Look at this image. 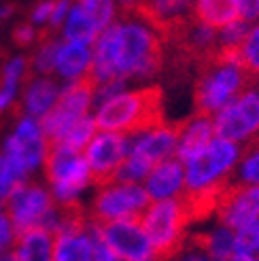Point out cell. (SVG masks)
<instances>
[{"label":"cell","mask_w":259,"mask_h":261,"mask_svg":"<svg viewBox=\"0 0 259 261\" xmlns=\"http://www.w3.org/2000/svg\"><path fill=\"white\" fill-rule=\"evenodd\" d=\"M62 91V85L51 79L49 74H38V76H28L21 83V100L19 107L23 115H30L34 119H41L45 113L51 111V107L56 104L58 96Z\"/></svg>","instance_id":"cell-16"},{"label":"cell","mask_w":259,"mask_h":261,"mask_svg":"<svg viewBox=\"0 0 259 261\" xmlns=\"http://www.w3.org/2000/svg\"><path fill=\"white\" fill-rule=\"evenodd\" d=\"M255 87H257V91H259V76H257V79H255Z\"/></svg>","instance_id":"cell-41"},{"label":"cell","mask_w":259,"mask_h":261,"mask_svg":"<svg viewBox=\"0 0 259 261\" xmlns=\"http://www.w3.org/2000/svg\"><path fill=\"white\" fill-rule=\"evenodd\" d=\"M191 15L213 28H221L227 21L238 17L236 0H193Z\"/></svg>","instance_id":"cell-23"},{"label":"cell","mask_w":259,"mask_h":261,"mask_svg":"<svg viewBox=\"0 0 259 261\" xmlns=\"http://www.w3.org/2000/svg\"><path fill=\"white\" fill-rule=\"evenodd\" d=\"M236 11L247 23L259 21V0H236Z\"/></svg>","instance_id":"cell-38"},{"label":"cell","mask_w":259,"mask_h":261,"mask_svg":"<svg viewBox=\"0 0 259 261\" xmlns=\"http://www.w3.org/2000/svg\"><path fill=\"white\" fill-rule=\"evenodd\" d=\"M191 3H193V0H191Z\"/></svg>","instance_id":"cell-43"},{"label":"cell","mask_w":259,"mask_h":261,"mask_svg":"<svg viewBox=\"0 0 259 261\" xmlns=\"http://www.w3.org/2000/svg\"><path fill=\"white\" fill-rule=\"evenodd\" d=\"M231 182L236 185H259V142L247 145L234 168Z\"/></svg>","instance_id":"cell-25"},{"label":"cell","mask_w":259,"mask_h":261,"mask_svg":"<svg viewBox=\"0 0 259 261\" xmlns=\"http://www.w3.org/2000/svg\"><path fill=\"white\" fill-rule=\"evenodd\" d=\"M74 3H79L89 15L96 19L100 32L109 28V25L113 21H117V17H119V9H117L115 0H74Z\"/></svg>","instance_id":"cell-31"},{"label":"cell","mask_w":259,"mask_h":261,"mask_svg":"<svg viewBox=\"0 0 259 261\" xmlns=\"http://www.w3.org/2000/svg\"><path fill=\"white\" fill-rule=\"evenodd\" d=\"M94 60V49L87 43H76V41H66L62 38L58 58H56V74L64 81H76L89 74Z\"/></svg>","instance_id":"cell-17"},{"label":"cell","mask_w":259,"mask_h":261,"mask_svg":"<svg viewBox=\"0 0 259 261\" xmlns=\"http://www.w3.org/2000/svg\"><path fill=\"white\" fill-rule=\"evenodd\" d=\"M219 223L231 229H240L259 221V185H236L229 182L219 195L215 206Z\"/></svg>","instance_id":"cell-13"},{"label":"cell","mask_w":259,"mask_h":261,"mask_svg":"<svg viewBox=\"0 0 259 261\" xmlns=\"http://www.w3.org/2000/svg\"><path fill=\"white\" fill-rule=\"evenodd\" d=\"M145 189L151 202L172 200L185 195V166L178 158H166L158 162L145 178Z\"/></svg>","instance_id":"cell-15"},{"label":"cell","mask_w":259,"mask_h":261,"mask_svg":"<svg viewBox=\"0 0 259 261\" xmlns=\"http://www.w3.org/2000/svg\"><path fill=\"white\" fill-rule=\"evenodd\" d=\"M62 38L58 36H47L43 41H38V47L34 56H30V68L36 74H51L56 70V58L60 49Z\"/></svg>","instance_id":"cell-27"},{"label":"cell","mask_w":259,"mask_h":261,"mask_svg":"<svg viewBox=\"0 0 259 261\" xmlns=\"http://www.w3.org/2000/svg\"><path fill=\"white\" fill-rule=\"evenodd\" d=\"M193 221L191 208L183 198L151 202L140 215V225L145 227L149 240L158 251L160 261H170L185 242L187 225Z\"/></svg>","instance_id":"cell-4"},{"label":"cell","mask_w":259,"mask_h":261,"mask_svg":"<svg viewBox=\"0 0 259 261\" xmlns=\"http://www.w3.org/2000/svg\"><path fill=\"white\" fill-rule=\"evenodd\" d=\"M257 142H259V138H257Z\"/></svg>","instance_id":"cell-42"},{"label":"cell","mask_w":259,"mask_h":261,"mask_svg":"<svg viewBox=\"0 0 259 261\" xmlns=\"http://www.w3.org/2000/svg\"><path fill=\"white\" fill-rule=\"evenodd\" d=\"M98 132V123L94 119V115H85L83 119H79L76 123H72L66 134H64L58 142H54V145H62L66 149H72V151H85V147L89 145V140H92ZM51 147V145H47Z\"/></svg>","instance_id":"cell-24"},{"label":"cell","mask_w":259,"mask_h":261,"mask_svg":"<svg viewBox=\"0 0 259 261\" xmlns=\"http://www.w3.org/2000/svg\"><path fill=\"white\" fill-rule=\"evenodd\" d=\"M236 54L242 62V66L247 68L255 79L259 76V21L251 23V28L244 36V41L236 49Z\"/></svg>","instance_id":"cell-29"},{"label":"cell","mask_w":259,"mask_h":261,"mask_svg":"<svg viewBox=\"0 0 259 261\" xmlns=\"http://www.w3.org/2000/svg\"><path fill=\"white\" fill-rule=\"evenodd\" d=\"M234 255H259V221L236 229V253Z\"/></svg>","instance_id":"cell-32"},{"label":"cell","mask_w":259,"mask_h":261,"mask_svg":"<svg viewBox=\"0 0 259 261\" xmlns=\"http://www.w3.org/2000/svg\"><path fill=\"white\" fill-rule=\"evenodd\" d=\"M251 85H255V76L242 66L236 51H217L198 66L193 85L196 113L215 115Z\"/></svg>","instance_id":"cell-2"},{"label":"cell","mask_w":259,"mask_h":261,"mask_svg":"<svg viewBox=\"0 0 259 261\" xmlns=\"http://www.w3.org/2000/svg\"><path fill=\"white\" fill-rule=\"evenodd\" d=\"M0 261H17V259H15V253H13V249L0 255Z\"/></svg>","instance_id":"cell-40"},{"label":"cell","mask_w":259,"mask_h":261,"mask_svg":"<svg viewBox=\"0 0 259 261\" xmlns=\"http://www.w3.org/2000/svg\"><path fill=\"white\" fill-rule=\"evenodd\" d=\"M102 236H105L111 251L121 261H160L158 251L149 240L140 219H123L100 223Z\"/></svg>","instance_id":"cell-10"},{"label":"cell","mask_w":259,"mask_h":261,"mask_svg":"<svg viewBox=\"0 0 259 261\" xmlns=\"http://www.w3.org/2000/svg\"><path fill=\"white\" fill-rule=\"evenodd\" d=\"M251 28V23H247L244 19L236 17L227 21L221 28H217V45H219V51H236L240 47V43L244 41Z\"/></svg>","instance_id":"cell-30"},{"label":"cell","mask_w":259,"mask_h":261,"mask_svg":"<svg viewBox=\"0 0 259 261\" xmlns=\"http://www.w3.org/2000/svg\"><path fill=\"white\" fill-rule=\"evenodd\" d=\"M98 34H100V28H98L96 19L89 15L79 3L72 0V7H70L68 15H66V21H64V25H62V38L94 45Z\"/></svg>","instance_id":"cell-22"},{"label":"cell","mask_w":259,"mask_h":261,"mask_svg":"<svg viewBox=\"0 0 259 261\" xmlns=\"http://www.w3.org/2000/svg\"><path fill=\"white\" fill-rule=\"evenodd\" d=\"M180 123H155L151 127L138 129V132L127 134V153H138L142 158L158 164L166 158H172L176 151Z\"/></svg>","instance_id":"cell-14"},{"label":"cell","mask_w":259,"mask_h":261,"mask_svg":"<svg viewBox=\"0 0 259 261\" xmlns=\"http://www.w3.org/2000/svg\"><path fill=\"white\" fill-rule=\"evenodd\" d=\"M54 5H56V0H41L30 11V21L34 25H47L51 19V13H54Z\"/></svg>","instance_id":"cell-37"},{"label":"cell","mask_w":259,"mask_h":261,"mask_svg":"<svg viewBox=\"0 0 259 261\" xmlns=\"http://www.w3.org/2000/svg\"><path fill=\"white\" fill-rule=\"evenodd\" d=\"M25 180H28V172L15 160L7 158L5 153L0 155V206L5 204L7 195L13 191V187L21 185Z\"/></svg>","instance_id":"cell-28"},{"label":"cell","mask_w":259,"mask_h":261,"mask_svg":"<svg viewBox=\"0 0 259 261\" xmlns=\"http://www.w3.org/2000/svg\"><path fill=\"white\" fill-rule=\"evenodd\" d=\"M127 83L130 81H125V79H111L107 83L96 85V89H94V107H100V104H105L107 100L121 94L123 89H127Z\"/></svg>","instance_id":"cell-33"},{"label":"cell","mask_w":259,"mask_h":261,"mask_svg":"<svg viewBox=\"0 0 259 261\" xmlns=\"http://www.w3.org/2000/svg\"><path fill=\"white\" fill-rule=\"evenodd\" d=\"M213 138H215L213 117L202 115V113H193L189 119L185 123H180V127H178V140H176L174 158L185 162L187 158H191L193 153L204 149Z\"/></svg>","instance_id":"cell-18"},{"label":"cell","mask_w":259,"mask_h":261,"mask_svg":"<svg viewBox=\"0 0 259 261\" xmlns=\"http://www.w3.org/2000/svg\"><path fill=\"white\" fill-rule=\"evenodd\" d=\"M89 76L96 85L111 79L149 83L158 76L166 58V36L145 15H119L92 45Z\"/></svg>","instance_id":"cell-1"},{"label":"cell","mask_w":259,"mask_h":261,"mask_svg":"<svg viewBox=\"0 0 259 261\" xmlns=\"http://www.w3.org/2000/svg\"><path fill=\"white\" fill-rule=\"evenodd\" d=\"M17 261H54V233L43 227L21 231L13 244Z\"/></svg>","instance_id":"cell-19"},{"label":"cell","mask_w":259,"mask_h":261,"mask_svg":"<svg viewBox=\"0 0 259 261\" xmlns=\"http://www.w3.org/2000/svg\"><path fill=\"white\" fill-rule=\"evenodd\" d=\"M54 206H56V198L51 189L28 180L13 187V191L7 195L3 204L17 236L25 229L41 225V221Z\"/></svg>","instance_id":"cell-9"},{"label":"cell","mask_w":259,"mask_h":261,"mask_svg":"<svg viewBox=\"0 0 259 261\" xmlns=\"http://www.w3.org/2000/svg\"><path fill=\"white\" fill-rule=\"evenodd\" d=\"M54 261H94V249H92L87 227L72 233H56Z\"/></svg>","instance_id":"cell-20"},{"label":"cell","mask_w":259,"mask_h":261,"mask_svg":"<svg viewBox=\"0 0 259 261\" xmlns=\"http://www.w3.org/2000/svg\"><path fill=\"white\" fill-rule=\"evenodd\" d=\"M15 238H17L15 227H13L7 211H5L3 206H0V255L13 249V244H15Z\"/></svg>","instance_id":"cell-35"},{"label":"cell","mask_w":259,"mask_h":261,"mask_svg":"<svg viewBox=\"0 0 259 261\" xmlns=\"http://www.w3.org/2000/svg\"><path fill=\"white\" fill-rule=\"evenodd\" d=\"M83 155L89 164V170H92L94 187L111 182L115 170L127 155V134L98 129L96 136L85 147Z\"/></svg>","instance_id":"cell-11"},{"label":"cell","mask_w":259,"mask_h":261,"mask_svg":"<svg viewBox=\"0 0 259 261\" xmlns=\"http://www.w3.org/2000/svg\"><path fill=\"white\" fill-rule=\"evenodd\" d=\"M193 240H196L206 253H209L211 259L227 261L236 253V229L219 223V221H217L215 227L206 229L202 233H196Z\"/></svg>","instance_id":"cell-21"},{"label":"cell","mask_w":259,"mask_h":261,"mask_svg":"<svg viewBox=\"0 0 259 261\" xmlns=\"http://www.w3.org/2000/svg\"><path fill=\"white\" fill-rule=\"evenodd\" d=\"M11 36H13V43L17 47H30L32 43L38 41V30L34 28L32 21H21L13 28Z\"/></svg>","instance_id":"cell-36"},{"label":"cell","mask_w":259,"mask_h":261,"mask_svg":"<svg viewBox=\"0 0 259 261\" xmlns=\"http://www.w3.org/2000/svg\"><path fill=\"white\" fill-rule=\"evenodd\" d=\"M94 89H96V83L92 81L89 74L83 76V79L68 81L66 85H62L56 104L51 107L49 113H45L38 119V123L43 127V134L47 138V145L58 142L72 123L89 115V109L94 107Z\"/></svg>","instance_id":"cell-7"},{"label":"cell","mask_w":259,"mask_h":261,"mask_svg":"<svg viewBox=\"0 0 259 261\" xmlns=\"http://www.w3.org/2000/svg\"><path fill=\"white\" fill-rule=\"evenodd\" d=\"M45 176L49 189L58 204L79 202V195L94 185L92 170L81 151H72L62 145L47 147L45 155Z\"/></svg>","instance_id":"cell-5"},{"label":"cell","mask_w":259,"mask_h":261,"mask_svg":"<svg viewBox=\"0 0 259 261\" xmlns=\"http://www.w3.org/2000/svg\"><path fill=\"white\" fill-rule=\"evenodd\" d=\"M170 261H213V259L209 257V253H206L196 240L191 238V240L183 242V246L176 251V255Z\"/></svg>","instance_id":"cell-34"},{"label":"cell","mask_w":259,"mask_h":261,"mask_svg":"<svg viewBox=\"0 0 259 261\" xmlns=\"http://www.w3.org/2000/svg\"><path fill=\"white\" fill-rule=\"evenodd\" d=\"M149 204L151 198L142 182L111 180L105 185H98V191L87 208V217L96 223L140 219V215L147 211Z\"/></svg>","instance_id":"cell-6"},{"label":"cell","mask_w":259,"mask_h":261,"mask_svg":"<svg viewBox=\"0 0 259 261\" xmlns=\"http://www.w3.org/2000/svg\"><path fill=\"white\" fill-rule=\"evenodd\" d=\"M94 119L98 123V129L121 134H132L155 123H162V89L158 85L123 89L121 94L96 107Z\"/></svg>","instance_id":"cell-3"},{"label":"cell","mask_w":259,"mask_h":261,"mask_svg":"<svg viewBox=\"0 0 259 261\" xmlns=\"http://www.w3.org/2000/svg\"><path fill=\"white\" fill-rule=\"evenodd\" d=\"M5 155L15 160L28 174L45 164L47 138L43 134V127L38 123V119H34L30 115L21 117L13 136L5 140Z\"/></svg>","instance_id":"cell-12"},{"label":"cell","mask_w":259,"mask_h":261,"mask_svg":"<svg viewBox=\"0 0 259 261\" xmlns=\"http://www.w3.org/2000/svg\"><path fill=\"white\" fill-rule=\"evenodd\" d=\"M155 164L147 158H142L138 153H127L123 162L119 164V168L115 170L113 180H119V182H145L147 174L151 172V168Z\"/></svg>","instance_id":"cell-26"},{"label":"cell","mask_w":259,"mask_h":261,"mask_svg":"<svg viewBox=\"0 0 259 261\" xmlns=\"http://www.w3.org/2000/svg\"><path fill=\"white\" fill-rule=\"evenodd\" d=\"M15 11H17V5H13V3H5V0H0V21H5L7 17H11Z\"/></svg>","instance_id":"cell-39"},{"label":"cell","mask_w":259,"mask_h":261,"mask_svg":"<svg viewBox=\"0 0 259 261\" xmlns=\"http://www.w3.org/2000/svg\"><path fill=\"white\" fill-rule=\"evenodd\" d=\"M213 117L215 136L238 142L247 147L259 138V91L255 85L244 89L227 107L217 111Z\"/></svg>","instance_id":"cell-8"}]
</instances>
